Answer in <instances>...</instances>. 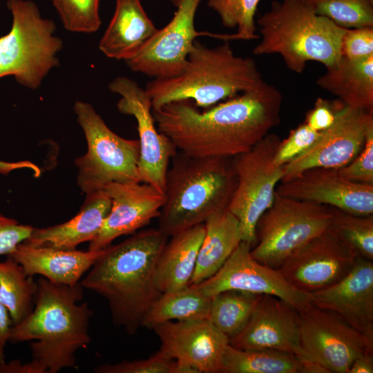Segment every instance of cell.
<instances>
[{
    "label": "cell",
    "instance_id": "30bf717a",
    "mask_svg": "<svg viewBox=\"0 0 373 373\" xmlns=\"http://www.w3.org/2000/svg\"><path fill=\"white\" fill-rule=\"evenodd\" d=\"M280 141L268 133L249 151L232 157L237 184L227 209L239 221L242 240L251 248L256 243L257 222L271 204L283 178V166L273 162Z\"/></svg>",
    "mask_w": 373,
    "mask_h": 373
},
{
    "label": "cell",
    "instance_id": "8fae6325",
    "mask_svg": "<svg viewBox=\"0 0 373 373\" xmlns=\"http://www.w3.org/2000/svg\"><path fill=\"white\" fill-rule=\"evenodd\" d=\"M297 310L300 362L318 363L330 373H348L356 358L373 352V343L335 313L311 303Z\"/></svg>",
    "mask_w": 373,
    "mask_h": 373
},
{
    "label": "cell",
    "instance_id": "60d3db41",
    "mask_svg": "<svg viewBox=\"0 0 373 373\" xmlns=\"http://www.w3.org/2000/svg\"><path fill=\"white\" fill-rule=\"evenodd\" d=\"M334 119L335 113L332 102L319 97L313 109L307 115L305 122L313 129L321 131L329 128Z\"/></svg>",
    "mask_w": 373,
    "mask_h": 373
},
{
    "label": "cell",
    "instance_id": "ffe728a7",
    "mask_svg": "<svg viewBox=\"0 0 373 373\" xmlns=\"http://www.w3.org/2000/svg\"><path fill=\"white\" fill-rule=\"evenodd\" d=\"M309 303L329 310L373 343V262L358 257L338 283L311 293Z\"/></svg>",
    "mask_w": 373,
    "mask_h": 373
},
{
    "label": "cell",
    "instance_id": "d6a6232c",
    "mask_svg": "<svg viewBox=\"0 0 373 373\" xmlns=\"http://www.w3.org/2000/svg\"><path fill=\"white\" fill-rule=\"evenodd\" d=\"M318 15L345 28L373 27V0H308Z\"/></svg>",
    "mask_w": 373,
    "mask_h": 373
},
{
    "label": "cell",
    "instance_id": "7a4b0ae2",
    "mask_svg": "<svg viewBox=\"0 0 373 373\" xmlns=\"http://www.w3.org/2000/svg\"><path fill=\"white\" fill-rule=\"evenodd\" d=\"M169 236L159 229L139 231L110 245L79 282L106 299L113 323L134 334L152 303L161 294L155 276Z\"/></svg>",
    "mask_w": 373,
    "mask_h": 373
},
{
    "label": "cell",
    "instance_id": "83f0119b",
    "mask_svg": "<svg viewBox=\"0 0 373 373\" xmlns=\"http://www.w3.org/2000/svg\"><path fill=\"white\" fill-rule=\"evenodd\" d=\"M211 297L204 294L195 285L161 294L152 303L142 323V327L152 329L170 321L208 318Z\"/></svg>",
    "mask_w": 373,
    "mask_h": 373
},
{
    "label": "cell",
    "instance_id": "44dd1931",
    "mask_svg": "<svg viewBox=\"0 0 373 373\" xmlns=\"http://www.w3.org/2000/svg\"><path fill=\"white\" fill-rule=\"evenodd\" d=\"M229 343L240 350H276L297 357L300 352L298 310L277 296L263 294L246 326Z\"/></svg>",
    "mask_w": 373,
    "mask_h": 373
},
{
    "label": "cell",
    "instance_id": "8992f818",
    "mask_svg": "<svg viewBox=\"0 0 373 373\" xmlns=\"http://www.w3.org/2000/svg\"><path fill=\"white\" fill-rule=\"evenodd\" d=\"M257 23L261 41L254 54H278L296 73H303L310 61L327 68L342 58L341 41L346 29L316 14L308 0L274 1Z\"/></svg>",
    "mask_w": 373,
    "mask_h": 373
},
{
    "label": "cell",
    "instance_id": "6da1fadb",
    "mask_svg": "<svg viewBox=\"0 0 373 373\" xmlns=\"http://www.w3.org/2000/svg\"><path fill=\"white\" fill-rule=\"evenodd\" d=\"M283 96L265 82L200 111L193 102L152 109L157 129L180 153L194 157H233L249 151L280 121Z\"/></svg>",
    "mask_w": 373,
    "mask_h": 373
},
{
    "label": "cell",
    "instance_id": "f1b7e54d",
    "mask_svg": "<svg viewBox=\"0 0 373 373\" xmlns=\"http://www.w3.org/2000/svg\"><path fill=\"white\" fill-rule=\"evenodd\" d=\"M37 283L10 256L0 261V303L8 310L12 326L32 311Z\"/></svg>",
    "mask_w": 373,
    "mask_h": 373
},
{
    "label": "cell",
    "instance_id": "f546056e",
    "mask_svg": "<svg viewBox=\"0 0 373 373\" xmlns=\"http://www.w3.org/2000/svg\"><path fill=\"white\" fill-rule=\"evenodd\" d=\"M301 362L294 354L269 349L240 350L227 345L220 373H299Z\"/></svg>",
    "mask_w": 373,
    "mask_h": 373
},
{
    "label": "cell",
    "instance_id": "bcb514c9",
    "mask_svg": "<svg viewBox=\"0 0 373 373\" xmlns=\"http://www.w3.org/2000/svg\"><path fill=\"white\" fill-rule=\"evenodd\" d=\"M26 166V163L21 162H6L0 161V173L7 174L14 169Z\"/></svg>",
    "mask_w": 373,
    "mask_h": 373
},
{
    "label": "cell",
    "instance_id": "7402d4cb",
    "mask_svg": "<svg viewBox=\"0 0 373 373\" xmlns=\"http://www.w3.org/2000/svg\"><path fill=\"white\" fill-rule=\"evenodd\" d=\"M103 251L104 249L83 251L33 247L22 242L8 256L18 262L28 276L39 275L57 284L73 286Z\"/></svg>",
    "mask_w": 373,
    "mask_h": 373
},
{
    "label": "cell",
    "instance_id": "2e32d148",
    "mask_svg": "<svg viewBox=\"0 0 373 373\" xmlns=\"http://www.w3.org/2000/svg\"><path fill=\"white\" fill-rule=\"evenodd\" d=\"M251 249L249 244L242 240L214 275L194 285L209 297L235 289L273 295L296 309L309 303L311 294L295 288L277 269L253 258Z\"/></svg>",
    "mask_w": 373,
    "mask_h": 373
},
{
    "label": "cell",
    "instance_id": "ac0fdd59",
    "mask_svg": "<svg viewBox=\"0 0 373 373\" xmlns=\"http://www.w3.org/2000/svg\"><path fill=\"white\" fill-rule=\"evenodd\" d=\"M281 195L337 208L358 215L373 214V184L349 181L338 169L316 167L282 182Z\"/></svg>",
    "mask_w": 373,
    "mask_h": 373
},
{
    "label": "cell",
    "instance_id": "9c48e42d",
    "mask_svg": "<svg viewBox=\"0 0 373 373\" xmlns=\"http://www.w3.org/2000/svg\"><path fill=\"white\" fill-rule=\"evenodd\" d=\"M332 217V207L276 191L271 204L257 222L256 243L251 249V256L276 269L296 249L326 230Z\"/></svg>",
    "mask_w": 373,
    "mask_h": 373
},
{
    "label": "cell",
    "instance_id": "ab89813d",
    "mask_svg": "<svg viewBox=\"0 0 373 373\" xmlns=\"http://www.w3.org/2000/svg\"><path fill=\"white\" fill-rule=\"evenodd\" d=\"M33 227L0 213V256L9 255L30 236Z\"/></svg>",
    "mask_w": 373,
    "mask_h": 373
},
{
    "label": "cell",
    "instance_id": "7bdbcfd3",
    "mask_svg": "<svg viewBox=\"0 0 373 373\" xmlns=\"http://www.w3.org/2000/svg\"><path fill=\"white\" fill-rule=\"evenodd\" d=\"M373 352H367L354 359L348 373H372Z\"/></svg>",
    "mask_w": 373,
    "mask_h": 373
},
{
    "label": "cell",
    "instance_id": "5bb4252c",
    "mask_svg": "<svg viewBox=\"0 0 373 373\" xmlns=\"http://www.w3.org/2000/svg\"><path fill=\"white\" fill-rule=\"evenodd\" d=\"M108 88L120 95L117 107L137 122L140 142L139 172L142 182L164 193L170 159L177 153L171 141L159 131L152 113V103L145 89L126 77L111 81Z\"/></svg>",
    "mask_w": 373,
    "mask_h": 373
},
{
    "label": "cell",
    "instance_id": "9a60e30c",
    "mask_svg": "<svg viewBox=\"0 0 373 373\" xmlns=\"http://www.w3.org/2000/svg\"><path fill=\"white\" fill-rule=\"evenodd\" d=\"M357 258L328 227L292 252L276 269L291 285L311 294L343 278Z\"/></svg>",
    "mask_w": 373,
    "mask_h": 373
},
{
    "label": "cell",
    "instance_id": "4316f807",
    "mask_svg": "<svg viewBox=\"0 0 373 373\" xmlns=\"http://www.w3.org/2000/svg\"><path fill=\"white\" fill-rule=\"evenodd\" d=\"M316 84L350 107L373 111V55L357 60L342 57Z\"/></svg>",
    "mask_w": 373,
    "mask_h": 373
},
{
    "label": "cell",
    "instance_id": "4dcf8cb0",
    "mask_svg": "<svg viewBox=\"0 0 373 373\" xmlns=\"http://www.w3.org/2000/svg\"><path fill=\"white\" fill-rule=\"evenodd\" d=\"M263 294L229 289L211 297L208 319L229 339L246 326Z\"/></svg>",
    "mask_w": 373,
    "mask_h": 373
},
{
    "label": "cell",
    "instance_id": "1f68e13d",
    "mask_svg": "<svg viewBox=\"0 0 373 373\" xmlns=\"http://www.w3.org/2000/svg\"><path fill=\"white\" fill-rule=\"evenodd\" d=\"M333 217L329 227L357 257L373 260V214L354 215L332 207Z\"/></svg>",
    "mask_w": 373,
    "mask_h": 373
},
{
    "label": "cell",
    "instance_id": "277c9868",
    "mask_svg": "<svg viewBox=\"0 0 373 373\" xmlns=\"http://www.w3.org/2000/svg\"><path fill=\"white\" fill-rule=\"evenodd\" d=\"M265 82L256 61L236 56L228 41L209 48L195 40L182 70L173 77L153 79L145 90L152 109L183 99L193 100L195 106L207 109Z\"/></svg>",
    "mask_w": 373,
    "mask_h": 373
},
{
    "label": "cell",
    "instance_id": "d590c367",
    "mask_svg": "<svg viewBox=\"0 0 373 373\" xmlns=\"http://www.w3.org/2000/svg\"><path fill=\"white\" fill-rule=\"evenodd\" d=\"M321 131L305 122L292 130L287 138L280 141L274 157V164L282 166L298 156L318 139Z\"/></svg>",
    "mask_w": 373,
    "mask_h": 373
},
{
    "label": "cell",
    "instance_id": "7c38bea8",
    "mask_svg": "<svg viewBox=\"0 0 373 373\" xmlns=\"http://www.w3.org/2000/svg\"><path fill=\"white\" fill-rule=\"evenodd\" d=\"M176 7L173 17L126 61L129 68L149 77L166 78L178 75L185 66L195 38L208 36L228 41V34L198 32L195 16L201 0H171Z\"/></svg>",
    "mask_w": 373,
    "mask_h": 373
},
{
    "label": "cell",
    "instance_id": "484cf974",
    "mask_svg": "<svg viewBox=\"0 0 373 373\" xmlns=\"http://www.w3.org/2000/svg\"><path fill=\"white\" fill-rule=\"evenodd\" d=\"M204 224L205 233L191 285H198L214 275L242 241L239 221L227 208L211 215Z\"/></svg>",
    "mask_w": 373,
    "mask_h": 373
},
{
    "label": "cell",
    "instance_id": "d4e9b609",
    "mask_svg": "<svg viewBox=\"0 0 373 373\" xmlns=\"http://www.w3.org/2000/svg\"><path fill=\"white\" fill-rule=\"evenodd\" d=\"M204 233L203 223L171 236L161 252L155 270V284L161 293L191 284Z\"/></svg>",
    "mask_w": 373,
    "mask_h": 373
},
{
    "label": "cell",
    "instance_id": "3957f363",
    "mask_svg": "<svg viewBox=\"0 0 373 373\" xmlns=\"http://www.w3.org/2000/svg\"><path fill=\"white\" fill-rule=\"evenodd\" d=\"M35 306L20 323L12 327L9 342H30L31 363L38 373H57L77 368L75 354L90 343L89 321L93 310L79 303L84 288L37 280Z\"/></svg>",
    "mask_w": 373,
    "mask_h": 373
},
{
    "label": "cell",
    "instance_id": "f6af8a7d",
    "mask_svg": "<svg viewBox=\"0 0 373 373\" xmlns=\"http://www.w3.org/2000/svg\"><path fill=\"white\" fill-rule=\"evenodd\" d=\"M171 373H200V372L192 365L186 362L174 360Z\"/></svg>",
    "mask_w": 373,
    "mask_h": 373
},
{
    "label": "cell",
    "instance_id": "ba28073f",
    "mask_svg": "<svg viewBox=\"0 0 373 373\" xmlns=\"http://www.w3.org/2000/svg\"><path fill=\"white\" fill-rule=\"evenodd\" d=\"M74 111L88 146L86 153L75 161L80 189L87 195L111 182H142L139 140L115 133L88 102H76Z\"/></svg>",
    "mask_w": 373,
    "mask_h": 373
},
{
    "label": "cell",
    "instance_id": "b9f144b4",
    "mask_svg": "<svg viewBox=\"0 0 373 373\" xmlns=\"http://www.w3.org/2000/svg\"><path fill=\"white\" fill-rule=\"evenodd\" d=\"M12 322L7 309L0 303V364L5 363V347L9 341Z\"/></svg>",
    "mask_w": 373,
    "mask_h": 373
},
{
    "label": "cell",
    "instance_id": "e0dca14e",
    "mask_svg": "<svg viewBox=\"0 0 373 373\" xmlns=\"http://www.w3.org/2000/svg\"><path fill=\"white\" fill-rule=\"evenodd\" d=\"M153 329L161 342L157 352L162 356L186 362L200 373H220L229 339L208 318L170 321Z\"/></svg>",
    "mask_w": 373,
    "mask_h": 373
},
{
    "label": "cell",
    "instance_id": "e575fe53",
    "mask_svg": "<svg viewBox=\"0 0 373 373\" xmlns=\"http://www.w3.org/2000/svg\"><path fill=\"white\" fill-rule=\"evenodd\" d=\"M68 31L93 33L101 26L100 0H51Z\"/></svg>",
    "mask_w": 373,
    "mask_h": 373
},
{
    "label": "cell",
    "instance_id": "5b68a950",
    "mask_svg": "<svg viewBox=\"0 0 373 373\" xmlns=\"http://www.w3.org/2000/svg\"><path fill=\"white\" fill-rule=\"evenodd\" d=\"M236 184L232 157L176 153L166 175L158 229L169 237L203 224L227 208Z\"/></svg>",
    "mask_w": 373,
    "mask_h": 373
},
{
    "label": "cell",
    "instance_id": "8d00e7d4",
    "mask_svg": "<svg viewBox=\"0 0 373 373\" xmlns=\"http://www.w3.org/2000/svg\"><path fill=\"white\" fill-rule=\"evenodd\" d=\"M173 359L158 352L146 359L124 361L115 364H102L95 368L96 373H171Z\"/></svg>",
    "mask_w": 373,
    "mask_h": 373
},
{
    "label": "cell",
    "instance_id": "836d02e7",
    "mask_svg": "<svg viewBox=\"0 0 373 373\" xmlns=\"http://www.w3.org/2000/svg\"><path fill=\"white\" fill-rule=\"evenodd\" d=\"M260 0H209L208 6L220 17L224 26L237 28L232 40H251L259 38L254 17Z\"/></svg>",
    "mask_w": 373,
    "mask_h": 373
},
{
    "label": "cell",
    "instance_id": "4fadbf2b",
    "mask_svg": "<svg viewBox=\"0 0 373 373\" xmlns=\"http://www.w3.org/2000/svg\"><path fill=\"white\" fill-rule=\"evenodd\" d=\"M334 123L321 131L316 142L283 166L282 182L316 168L340 169L360 153L370 128L373 127V111L350 107L340 100L332 102Z\"/></svg>",
    "mask_w": 373,
    "mask_h": 373
},
{
    "label": "cell",
    "instance_id": "52a82bcc",
    "mask_svg": "<svg viewBox=\"0 0 373 373\" xmlns=\"http://www.w3.org/2000/svg\"><path fill=\"white\" fill-rule=\"evenodd\" d=\"M12 15L10 31L0 37V79L12 76L26 88H38L59 65L63 41L55 22L42 17L31 0H8Z\"/></svg>",
    "mask_w": 373,
    "mask_h": 373
},
{
    "label": "cell",
    "instance_id": "d6986e66",
    "mask_svg": "<svg viewBox=\"0 0 373 373\" xmlns=\"http://www.w3.org/2000/svg\"><path fill=\"white\" fill-rule=\"evenodd\" d=\"M104 190L111 200V210L88 250L103 249L118 237L135 231L158 218L164 195L144 182H111Z\"/></svg>",
    "mask_w": 373,
    "mask_h": 373
},
{
    "label": "cell",
    "instance_id": "f35d334b",
    "mask_svg": "<svg viewBox=\"0 0 373 373\" xmlns=\"http://www.w3.org/2000/svg\"><path fill=\"white\" fill-rule=\"evenodd\" d=\"M341 55L352 60L373 55V27L346 29L341 41Z\"/></svg>",
    "mask_w": 373,
    "mask_h": 373
},
{
    "label": "cell",
    "instance_id": "ee69618b",
    "mask_svg": "<svg viewBox=\"0 0 373 373\" xmlns=\"http://www.w3.org/2000/svg\"><path fill=\"white\" fill-rule=\"evenodd\" d=\"M299 373H330L323 365L315 362H301Z\"/></svg>",
    "mask_w": 373,
    "mask_h": 373
},
{
    "label": "cell",
    "instance_id": "603a6c76",
    "mask_svg": "<svg viewBox=\"0 0 373 373\" xmlns=\"http://www.w3.org/2000/svg\"><path fill=\"white\" fill-rule=\"evenodd\" d=\"M111 207V200L104 190L87 194L81 209L73 218L46 228H33L23 242L33 247L75 249L97 236Z\"/></svg>",
    "mask_w": 373,
    "mask_h": 373
},
{
    "label": "cell",
    "instance_id": "cb8c5ba5",
    "mask_svg": "<svg viewBox=\"0 0 373 373\" xmlns=\"http://www.w3.org/2000/svg\"><path fill=\"white\" fill-rule=\"evenodd\" d=\"M157 29L146 15L140 0H117L113 17L99 43L108 58H133Z\"/></svg>",
    "mask_w": 373,
    "mask_h": 373
},
{
    "label": "cell",
    "instance_id": "74e56055",
    "mask_svg": "<svg viewBox=\"0 0 373 373\" xmlns=\"http://www.w3.org/2000/svg\"><path fill=\"white\" fill-rule=\"evenodd\" d=\"M345 179L356 183L373 184V127L358 155L348 164L338 169Z\"/></svg>",
    "mask_w": 373,
    "mask_h": 373
}]
</instances>
